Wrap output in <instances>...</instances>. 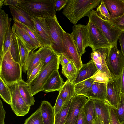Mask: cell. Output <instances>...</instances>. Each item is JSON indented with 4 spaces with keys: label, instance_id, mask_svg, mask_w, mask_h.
<instances>
[{
    "label": "cell",
    "instance_id": "cell-42",
    "mask_svg": "<svg viewBox=\"0 0 124 124\" xmlns=\"http://www.w3.org/2000/svg\"><path fill=\"white\" fill-rule=\"evenodd\" d=\"M108 21L122 31H124V14L117 18H110Z\"/></svg>",
    "mask_w": 124,
    "mask_h": 124
},
{
    "label": "cell",
    "instance_id": "cell-35",
    "mask_svg": "<svg viewBox=\"0 0 124 124\" xmlns=\"http://www.w3.org/2000/svg\"><path fill=\"white\" fill-rule=\"evenodd\" d=\"M16 36L18 44L21 66L22 67L24 64L29 53L30 51L22 40L19 37Z\"/></svg>",
    "mask_w": 124,
    "mask_h": 124
},
{
    "label": "cell",
    "instance_id": "cell-52",
    "mask_svg": "<svg viewBox=\"0 0 124 124\" xmlns=\"http://www.w3.org/2000/svg\"><path fill=\"white\" fill-rule=\"evenodd\" d=\"M120 85L122 93H124V66L119 77Z\"/></svg>",
    "mask_w": 124,
    "mask_h": 124
},
{
    "label": "cell",
    "instance_id": "cell-56",
    "mask_svg": "<svg viewBox=\"0 0 124 124\" xmlns=\"http://www.w3.org/2000/svg\"></svg>",
    "mask_w": 124,
    "mask_h": 124
},
{
    "label": "cell",
    "instance_id": "cell-3",
    "mask_svg": "<svg viewBox=\"0 0 124 124\" xmlns=\"http://www.w3.org/2000/svg\"><path fill=\"white\" fill-rule=\"evenodd\" d=\"M0 63V78L7 85L22 80L21 66L14 60L9 50L4 55Z\"/></svg>",
    "mask_w": 124,
    "mask_h": 124
},
{
    "label": "cell",
    "instance_id": "cell-11",
    "mask_svg": "<svg viewBox=\"0 0 124 124\" xmlns=\"http://www.w3.org/2000/svg\"><path fill=\"white\" fill-rule=\"evenodd\" d=\"M11 93V108L18 116H24L29 112L30 106L27 105L20 93L17 83L8 85Z\"/></svg>",
    "mask_w": 124,
    "mask_h": 124
},
{
    "label": "cell",
    "instance_id": "cell-20",
    "mask_svg": "<svg viewBox=\"0 0 124 124\" xmlns=\"http://www.w3.org/2000/svg\"><path fill=\"white\" fill-rule=\"evenodd\" d=\"M107 84L94 83L85 96L88 98L105 100L106 99Z\"/></svg>",
    "mask_w": 124,
    "mask_h": 124
},
{
    "label": "cell",
    "instance_id": "cell-22",
    "mask_svg": "<svg viewBox=\"0 0 124 124\" xmlns=\"http://www.w3.org/2000/svg\"><path fill=\"white\" fill-rule=\"evenodd\" d=\"M98 70L96 66L91 59L88 63L83 64L78 71V77L73 83L76 84L90 78Z\"/></svg>",
    "mask_w": 124,
    "mask_h": 124
},
{
    "label": "cell",
    "instance_id": "cell-50",
    "mask_svg": "<svg viewBox=\"0 0 124 124\" xmlns=\"http://www.w3.org/2000/svg\"><path fill=\"white\" fill-rule=\"evenodd\" d=\"M121 51L124 57V31H122L119 38Z\"/></svg>",
    "mask_w": 124,
    "mask_h": 124
},
{
    "label": "cell",
    "instance_id": "cell-26",
    "mask_svg": "<svg viewBox=\"0 0 124 124\" xmlns=\"http://www.w3.org/2000/svg\"><path fill=\"white\" fill-rule=\"evenodd\" d=\"M37 51L39 55L40 61L43 65L41 70L59 55L51 47L46 46L40 47Z\"/></svg>",
    "mask_w": 124,
    "mask_h": 124
},
{
    "label": "cell",
    "instance_id": "cell-30",
    "mask_svg": "<svg viewBox=\"0 0 124 124\" xmlns=\"http://www.w3.org/2000/svg\"><path fill=\"white\" fill-rule=\"evenodd\" d=\"M62 73L70 82L74 83L78 77V70L72 60L62 70Z\"/></svg>",
    "mask_w": 124,
    "mask_h": 124
},
{
    "label": "cell",
    "instance_id": "cell-10",
    "mask_svg": "<svg viewBox=\"0 0 124 124\" xmlns=\"http://www.w3.org/2000/svg\"><path fill=\"white\" fill-rule=\"evenodd\" d=\"M87 26L88 32L89 46L92 51L102 48L109 49L111 45L94 23L89 20Z\"/></svg>",
    "mask_w": 124,
    "mask_h": 124
},
{
    "label": "cell",
    "instance_id": "cell-43",
    "mask_svg": "<svg viewBox=\"0 0 124 124\" xmlns=\"http://www.w3.org/2000/svg\"><path fill=\"white\" fill-rule=\"evenodd\" d=\"M42 66V64L40 62L33 69L26 82L28 84L31 83L38 74Z\"/></svg>",
    "mask_w": 124,
    "mask_h": 124
},
{
    "label": "cell",
    "instance_id": "cell-1",
    "mask_svg": "<svg viewBox=\"0 0 124 124\" xmlns=\"http://www.w3.org/2000/svg\"><path fill=\"white\" fill-rule=\"evenodd\" d=\"M101 0H68L62 11L63 14L72 24L76 25L82 18L88 16Z\"/></svg>",
    "mask_w": 124,
    "mask_h": 124
},
{
    "label": "cell",
    "instance_id": "cell-38",
    "mask_svg": "<svg viewBox=\"0 0 124 124\" xmlns=\"http://www.w3.org/2000/svg\"><path fill=\"white\" fill-rule=\"evenodd\" d=\"M113 108L121 124L124 122V93H122L117 109Z\"/></svg>",
    "mask_w": 124,
    "mask_h": 124
},
{
    "label": "cell",
    "instance_id": "cell-6",
    "mask_svg": "<svg viewBox=\"0 0 124 124\" xmlns=\"http://www.w3.org/2000/svg\"><path fill=\"white\" fill-rule=\"evenodd\" d=\"M117 43L111 45L106 58L107 67L113 75L119 77L124 66V57L117 46Z\"/></svg>",
    "mask_w": 124,
    "mask_h": 124
},
{
    "label": "cell",
    "instance_id": "cell-14",
    "mask_svg": "<svg viewBox=\"0 0 124 124\" xmlns=\"http://www.w3.org/2000/svg\"><path fill=\"white\" fill-rule=\"evenodd\" d=\"M30 16L34 23L37 33L44 46H46L51 47V43L49 30L46 19L37 17Z\"/></svg>",
    "mask_w": 124,
    "mask_h": 124
},
{
    "label": "cell",
    "instance_id": "cell-4",
    "mask_svg": "<svg viewBox=\"0 0 124 124\" xmlns=\"http://www.w3.org/2000/svg\"><path fill=\"white\" fill-rule=\"evenodd\" d=\"M88 17L89 20L94 23L111 45L117 43L122 31L109 22L108 20L101 18L93 10L91 11Z\"/></svg>",
    "mask_w": 124,
    "mask_h": 124
},
{
    "label": "cell",
    "instance_id": "cell-28",
    "mask_svg": "<svg viewBox=\"0 0 124 124\" xmlns=\"http://www.w3.org/2000/svg\"><path fill=\"white\" fill-rule=\"evenodd\" d=\"M17 83L20 94L27 105L30 106L33 105L35 101L31 95L28 84L22 80Z\"/></svg>",
    "mask_w": 124,
    "mask_h": 124
},
{
    "label": "cell",
    "instance_id": "cell-33",
    "mask_svg": "<svg viewBox=\"0 0 124 124\" xmlns=\"http://www.w3.org/2000/svg\"><path fill=\"white\" fill-rule=\"evenodd\" d=\"M94 82L90 78L75 84V91L76 94L85 96Z\"/></svg>",
    "mask_w": 124,
    "mask_h": 124
},
{
    "label": "cell",
    "instance_id": "cell-34",
    "mask_svg": "<svg viewBox=\"0 0 124 124\" xmlns=\"http://www.w3.org/2000/svg\"><path fill=\"white\" fill-rule=\"evenodd\" d=\"M0 96L3 100L11 105L12 104L11 95L10 89L0 78Z\"/></svg>",
    "mask_w": 124,
    "mask_h": 124
},
{
    "label": "cell",
    "instance_id": "cell-17",
    "mask_svg": "<svg viewBox=\"0 0 124 124\" xmlns=\"http://www.w3.org/2000/svg\"><path fill=\"white\" fill-rule=\"evenodd\" d=\"M9 7L13 20L18 21L37 33L34 23L27 13L18 6L16 7L9 6Z\"/></svg>",
    "mask_w": 124,
    "mask_h": 124
},
{
    "label": "cell",
    "instance_id": "cell-32",
    "mask_svg": "<svg viewBox=\"0 0 124 124\" xmlns=\"http://www.w3.org/2000/svg\"><path fill=\"white\" fill-rule=\"evenodd\" d=\"M72 98L64 104L59 112L55 114L54 124H65Z\"/></svg>",
    "mask_w": 124,
    "mask_h": 124
},
{
    "label": "cell",
    "instance_id": "cell-37",
    "mask_svg": "<svg viewBox=\"0 0 124 124\" xmlns=\"http://www.w3.org/2000/svg\"><path fill=\"white\" fill-rule=\"evenodd\" d=\"M91 78L94 82L106 84L113 79L106 73L98 70Z\"/></svg>",
    "mask_w": 124,
    "mask_h": 124
},
{
    "label": "cell",
    "instance_id": "cell-46",
    "mask_svg": "<svg viewBox=\"0 0 124 124\" xmlns=\"http://www.w3.org/2000/svg\"><path fill=\"white\" fill-rule=\"evenodd\" d=\"M110 124H121L111 105L110 107Z\"/></svg>",
    "mask_w": 124,
    "mask_h": 124
},
{
    "label": "cell",
    "instance_id": "cell-13",
    "mask_svg": "<svg viewBox=\"0 0 124 124\" xmlns=\"http://www.w3.org/2000/svg\"><path fill=\"white\" fill-rule=\"evenodd\" d=\"M87 100L86 97L83 95L76 94L72 98L65 124H77L81 109Z\"/></svg>",
    "mask_w": 124,
    "mask_h": 124
},
{
    "label": "cell",
    "instance_id": "cell-31",
    "mask_svg": "<svg viewBox=\"0 0 124 124\" xmlns=\"http://www.w3.org/2000/svg\"><path fill=\"white\" fill-rule=\"evenodd\" d=\"M11 41L9 49L14 60L21 65L20 56L18 41L13 28L12 27Z\"/></svg>",
    "mask_w": 124,
    "mask_h": 124
},
{
    "label": "cell",
    "instance_id": "cell-21",
    "mask_svg": "<svg viewBox=\"0 0 124 124\" xmlns=\"http://www.w3.org/2000/svg\"><path fill=\"white\" fill-rule=\"evenodd\" d=\"M12 20L8 17V14L4 11L0 9V61H1L4 55L3 46L8 28Z\"/></svg>",
    "mask_w": 124,
    "mask_h": 124
},
{
    "label": "cell",
    "instance_id": "cell-48",
    "mask_svg": "<svg viewBox=\"0 0 124 124\" xmlns=\"http://www.w3.org/2000/svg\"><path fill=\"white\" fill-rule=\"evenodd\" d=\"M6 112L4 108L2 102L0 100V124H4Z\"/></svg>",
    "mask_w": 124,
    "mask_h": 124
},
{
    "label": "cell",
    "instance_id": "cell-27",
    "mask_svg": "<svg viewBox=\"0 0 124 124\" xmlns=\"http://www.w3.org/2000/svg\"><path fill=\"white\" fill-rule=\"evenodd\" d=\"M75 84L67 80L59 91L58 95L64 103L69 101L76 94L75 91Z\"/></svg>",
    "mask_w": 124,
    "mask_h": 124
},
{
    "label": "cell",
    "instance_id": "cell-24",
    "mask_svg": "<svg viewBox=\"0 0 124 124\" xmlns=\"http://www.w3.org/2000/svg\"><path fill=\"white\" fill-rule=\"evenodd\" d=\"M32 50L29 51L24 64L23 67V71L27 72V78L33 69L41 62L40 57L37 51L34 52Z\"/></svg>",
    "mask_w": 124,
    "mask_h": 124
},
{
    "label": "cell",
    "instance_id": "cell-54",
    "mask_svg": "<svg viewBox=\"0 0 124 124\" xmlns=\"http://www.w3.org/2000/svg\"><path fill=\"white\" fill-rule=\"evenodd\" d=\"M4 0H1L0 1V7L1 8L3 5H4Z\"/></svg>",
    "mask_w": 124,
    "mask_h": 124
},
{
    "label": "cell",
    "instance_id": "cell-51",
    "mask_svg": "<svg viewBox=\"0 0 124 124\" xmlns=\"http://www.w3.org/2000/svg\"><path fill=\"white\" fill-rule=\"evenodd\" d=\"M20 1V0H4V5H9L12 7H16L18 6Z\"/></svg>",
    "mask_w": 124,
    "mask_h": 124
},
{
    "label": "cell",
    "instance_id": "cell-29",
    "mask_svg": "<svg viewBox=\"0 0 124 124\" xmlns=\"http://www.w3.org/2000/svg\"><path fill=\"white\" fill-rule=\"evenodd\" d=\"M83 108L86 117L85 124H93L97 116L93 100L88 98Z\"/></svg>",
    "mask_w": 124,
    "mask_h": 124
},
{
    "label": "cell",
    "instance_id": "cell-40",
    "mask_svg": "<svg viewBox=\"0 0 124 124\" xmlns=\"http://www.w3.org/2000/svg\"><path fill=\"white\" fill-rule=\"evenodd\" d=\"M16 21H17L18 22L20 25L24 29L28 35L40 46V47L44 46L38 34L36 32L34 31L26 25L17 21L16 20Z\"/></svg>",
    "mask_w": 124,
    "mask_h": 124
},
{
    "label": "cell",
    "instance_id": "cell-12",
    "mask_svg": "<svg viewBox=\"0 0 124 124\" xmlns=\"http://www.w3.org/2000/svg\"><path fill=\"white\" fill-rule=\"evenodd\" d=\"M122 93L119 77H114L107 83L106 99L113 108L117 109Z\"/></svg>",
    "mask_w": 124,
    "mask_h": 124
},
{
    "label": "cell",
    "instance_id": "cell-16",
    "mask_svg": "<svg viewBox=\"0 0 124 124\" xmlns=\"http://www.w3.org/2000/svg\"><path fill=\"white\" fill-rule=\"evenodd\" d=\"M93 100L97 116L104 124H110V104L107 100Z\"/></svg>",
    "mask_w": 124,
    "mask_h": 124
},
{
    "label": "cell",
    "instance_id": "cell-25",
    "mask_svg": "<svg viewBox=\"0 0 124 124\" xmlns=\"http://www.w3.org/2000/svg\"><path fill=\"white\" fill-rule=\"evenodd\" d=\"M39 108L44 124H54L55 113L54 107L48 101H43Z\"/></svg>",
    "mask_w": 124,
    "mask_h": 124
},
{
    "label": "cell",
    "instance_id": "cell-55",
    "mask_svg": "<svg viewBox=\"0 0 124 124\" xmlns=\"http://www.w3.org/2000/svg\"><path fill=\"white\" fill-rule=\"evenodd\" d=\"M121 124H124V122L122 123Z\"/></svg>",
    "mask_w": 124,
    "mask_h": 124
},
{
    "label": "cell",
    "instance_id": "cell-47",
    "mask_svg": "<svg viewBox=\"0 0 124 124\" xmlns=\"http://www.w3.org/2000/svg\"><path fill=\"white\" fill-rule=\"evenodd\" d=\"M86 117L83 107L81 108L79 113L77 124H85Z\"/></svg>",
    "mask_w": 124,
    "mask_h": 124
},
{
    "label": "cell",
    "instance_id": "cell-45",
    "mask_svg": "<svg viewBox=\"0 0 124 124\" xmlns=\"http://www.w3.org/2000/svg\"><path fill=\"white\" fill-rule=\"evenodd\" d=\"M65 103H64L62 99L58 96L55 105L54 107L55 114L60 111L63 105Z\"/></svg>",
    "mask_w": 124,
    "mask_h": 124
},
{
    "label": "cell",
    "instance_id": "cell-53",
    "mask_svg": "<svg viewBox=\"0 0 124 124\" xmlns=\"http://www.w3.org/2000/svg\"><path fill=\"white\" fill-rule=\"evenodd\" d=\"M93 124H104L96 116L94 119L93 123Z\"/></svg>",
    "mask_w": 124,
    "mask_h": 124
},
{
    "label": "cell",
    "instance_id": "cell-41",
    "mask_svg": "<svg viewBox=\"0 0 124 124\" xmlns=\"http://www.w3.org/2000/svg\"><path fill=\"white\" fill-rule=\"evenodd\" d=\"M11 23L8 25L4 42L3 54L4 56L6 52L9 49L11 44L12 29L10 27Z\"/></svg>",
    "mask_w": 124,
    "mask_h": 124
},
{
    "label": "cell",
    "instance_id": "cell-36",
    "mask_svg": "<svg viewBox=\"0 0 124 124\" xmlns=\"http://www.w3.org/2000/svg\"><path fill=\"white\" fill-rule=\"evenodd\" d=\"M24 124H44L39 108L26 119Z\"/></svg>",
    "mask_w": 124,
    "mask_h": 124
},
{
    "label": "cell",
    "instance_id": "cell-39",
    "mask_svg": "<svg viewBox=\"0 0 124 124\" xmlns=\"http://www.w3.org/2000/svg\"><path fill=\"white\" fill-rule=\"evenodd\" d=\"M96 11L98 15L102 19L108 20L110 19V15L103 0H101L100 4L97 8Z\"/></svg>",
    "mask_w": 124,
    "mask_h": 124
},
{
    "label": "cell",
    "instance_id": "cell-44",
    "mask_svg": "<svg viewBox=\"0 0 124 124\" xmlns=\"http://www.w3.org/2000/svg\"><path fill=\"white\" fill-rule=\"evenodd\" d=\"M68 0H54V6L56 11H59L64 8Z\"/></svg>",
    "mask_w": 124,
    "mask_h": 124
},
{
    "label": "cell",
    "instance_id": "cell-49",
    "mask_svg": "<svg viewBox=\"0 0 124 124\" xmlns=\"http://www.w3.org/2000/svg\"><path fill=\"white\" fill-rule=\"evenodd\" d=\"M60 63L61 65L62 69L64 68L70 61L63 54L59 55Z\"/></svg>",
    "mask_w": 124,
    "mask_h": 124
},
{
    "label": "cell",
    "instance_id": "cell-8",
    "mask_svg": "<svg viewBox=\"0 0 124 124\" xmlns=\"http://www.w3.org/2000/svg\"><path fill=\"white\" fill-rule=\"evenodd\" d=\"M62 54L70 61L72 60L79 71L83 64L70 34L65 31L62 44Z\"/></svg>",
    "mask_w": 124,
    "mask_h": 124
},
{
    "label": "cell",
    "instance_id": "cell-5",
    "mask_svg": "<svg viewBox=\"0 0 124 124\" xmlns=\"http://www.w3.org/2000/svg\"><path fill=\"white\" fill-rule=\"evenodd\" d=\"M60 64L59 55L41 70L36 77L28 84L32 96L43 91L44 85L52 73L58 69Z\"/></svg>",
    "mask_w": 124,
    "mask_h": 124
},
{
    "label": "cell",
    "instance_id": "cell-19",
    "mask_svg": "<svg viewBox=\"0 0 124 124\" xmlns=\"http://www.w3.org/2000/svg\"><path fill=\"white\" fill-rule=\"evenodd\" d=\"M64 82L61 77L58 70L54 71L46 82L42 87V90L46 93L59 91Z\"/></svg>",
    "mask_w": 124,
    "mask_h": 124
},
{
    "label": "cell",
    "instance_id": "cell-15",
    "mask_svg": "<svg viewBox=\"0 0 124 124\" xmlns=\"http://www.w3.org/2000/svg\"><path fill=\"white\" fill-rule=\"evenodd\" d=\"M109 49L102 48L95 50L92 51L91 56V60L95 64L98 70L106 73L113 78L115 76L110 71L106 63V58Z\"/></svg>",
    "mask_w": 124,
    "mask_h": 124
},
{
    "label": "cell",
    "instance_id": "cell-18",
    "mask_svg": "<svg viewBox=\"0 0 124 124\" xmlns=\"http://www.w3.org/2000/svg\"><path fill=\"white\" fill-rule=\"evenodd\" d=\"M12 28L16 35L22 40L30 51L40 47L17 21H14Z\"/></svg>",
    "mask_w": 124,
    "mask_h": 124
},
{
    "label": "cell",
    "instance_id": "cell-9",
    "mask_svg": "<svg viewBox=\"0 0 124 124\" xmlns=\"http://www.w3.org/2000/svg\"><path fill=\"white\" fill-rule=\"evenodd\" d=\"M78 52L81 57L86 52L85 48L89 46L88 32L87 25L76 24L72 27L70 34Z\"/></svg>",
    "mask_w": 124,
    "mask_h": 124
},
{
    "label": "cell",
    "instance_id": "cell-23",
    "mask_svg": "<svg viewBox=\"0 0 124 124\" xmlns=\"http://www.w3.org/2000/svg\"><path fill=\"white\" fill-rule=\"evenodd\" d=\"M108 11L110 18H117L124 14V0H103Z\"/></svg>",
    "mask_w": 124,
    "mask_h": 124
},
{
    "label": "cell",
    "instance_id": "cell-2",
    "mask_svg": "<svg viewBox=\"0 0 124 124\" xmlns=\"http://www.w3.org/2000/svg\"><path fill=\"white\" fill-rule=\"evenodd\" d=\"M54 0H20L18 6L31 16L45 19L54 17L56 15Z\"/></svg>",
    "mask_w": 124,
    "mask_h": 124
},
{
    "label": "cell",
    "instance_id": "cell-7",
    "mask_svg": "<svg viewBox=\"0 0 124 124\" xmlns=\"http://www.w3.org/2000/svg\"><path fill=\"white\" fill-rule=\"evenodd\" d=\"M46 20L49 30L51 47L58 54H61L62 40L65 31L59 23L56 15L53 18Z\"/></svg>",
    "mask_w": 124,
    "mask_h": 124
}]
</instances>
